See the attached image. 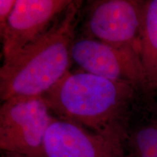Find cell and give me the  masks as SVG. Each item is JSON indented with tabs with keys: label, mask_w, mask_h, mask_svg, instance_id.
Here are the masks:
<instances>
[{
	"label": "cell",
	"mask_w": 157,
	"mask_h": 157,
	"mask_svg": "<svg viewBox=\"0 0 157 157\" xmlns=\"http://www.w3.org/2000/svg\"><path fill=\"white\" fill-rule=\"evenodd\" d=\"M3 63V56L2 52H0V68H1L2 65Z\"/></svg>",
	"instance_id": "cell-12"
},
{
	"label": "cell",
	"mask_w": 157,
	"mask_h": 157,
	"mask_svg": "<svg viewBox=\"0 0 157 157\" xmlns=\"http://www.w3.org/2000/svg\"><path fill=\"white\" fill-rule=\"evenodd\" d=\"M42 157H126L124 147L55 116L45 133Z\"/></svg>",
	"instance_id": "cell-7"
},
{
	"label": "cell",
	"mask_w": 157,
	"mask_h": 157,
	"mask_svg": "<svg viewBox=\"0 0 157 157\" xmlns=\"http://www.w3.org/2000/svg\"><path fill=\"white\" fill-rule=\"evenodd\" d=\"M71 58L84 71L113 81L131 82L148 93L140 58L134 52L86 36L75 39Z\"/></svg>",
	"instance_id": "cell-6"
},
{
	"label": "cell",
	"mask_w": 157,
	"mask_h": 157,
	"mask_svg": "<svg viewBox=\"0 0 157 157\" xmlns=\"http://www.w3.org/2000/svg\"><path fill=\"white\" fill-rule=\"evenodd\" d=\"M126 157H157V93H144L133 111Z\"/></svg>",
	"instance_id": "cell-8"
},
{
	"label": "cell",
	"mask_w": 157,
	"mask_h": 157,
	"mask_svg": "<svg viewBox=\"0 0 157 157\" xmlns=\"http://www.w3.org/2000/svg\"><path fill=\"white\" fill-rule=\"evenodd\" d=\"M43 96L0 103V151L42 157L44 135L54 118Z\"/></svg>",
	"instance_id": "cell-3"
},
{
	"label": "cell",
	"mask_w": 157,
	"mask_h": 157,
	"mask_svg": "<svg viewBox=\"0 0 157 157\" xmlns=\"http://www.w3.org/2000/svg\"><path fill=\"white\" fill-rule=\"evenodd\" d=\"M143 6V0L91 2L86 18L87 36L129 50L140 58Z\"/></svg>",
	"instance_id": "cell-4"
},
{
	"label": "cell",
	"mask_w": 157,
	"mask_h": 157,
	"mask_svg": "<svg viewBox=\"0 0 157 157\" xmlns=\"http://www.w3.org/2000/svg\"><path fill=\"white\" fill-rule=\"evenodd\" d=\"M15 2L16 0H0V34L2 37Z\"/></svg>",
	"instance_id": "cell-10"
},
{
	"label": "cell",
	"mask_w": 157,
	"mask_h": 157,
	"mask_svg": "<svg viewBox=\"0 0 157 157\" xmlns=\"http://www.w3.org/2000/svg\"><path fill=\"white\" fill-rule=\"evenodd\" d=\"M82 1H73L40 38L0 68V103L43 96L69 71Z\"/></svg>",
	"instance_id": "cell-2"
},
{
	"label": "cell",
	"mask_w": 157,
	"mask_h": 157,
	"mask_svg": "<svg viewBox=\"0 0 157 157\" xmlns=\"http://www.w3.org/2000/svg\"><path fill=\"white\" fill-rule=\"evenodd\" d=\"M0 157H29L23 155L15 154V153H10V152H5L0 151Z\"/></svg>",
	"instance_id": "cell-11"
},
{
	"label": "cell",
	"mask_w": 157,
	"mask_h": 157,
	"mask_svg": "<svg viewBox=\"0 0 157 157\" xmlns=\"http://www.w3.org/2000/svg\"><path fill=\"white\" fill-rule=\"evenodd\" d=\"M2 41H3V37L0 34V44H2Z\"/></svg>",
	"instance_id": "cell-13"
},
{
	"label": "cell",
	"mask_w": 157,
	"mask_h": 157,
	"mask_svg": "<svg viewBox=\"0 0 157 157\" xmlns=\"http://www.w3.org/2000/svg\"><path fill=\"white\" fill-rule=\"evenodd\" d=\"M72 2V0H16L4 34L2 63L42 36Z\"/></svg>",
	"instance_id": "cell-5"
},
{
	"label": "cell",
	"mask_w": 157,
	"mask_h": 157,
	"mask_svg": "<svg viewBox=\"0 0 157 157\" xmlns=\"http://www.w3.org/2000/svg\"><path fill=\"white\" fill-rule=\"evenodd\" d=\"M140 59L148 93H157V0H143Z\"/></svg>",
	"instance_id": "cell-9"
},
{
	"label": "cell",
	"mask_w": 157,
	"mask_h": 157,
	"mask_svg": "<svg viewBox=\"0 0 157 157\" xmlns=\"http://www.w3.org/2000/svg\"><path fill=\"white\" fill-rule=\"evenodd\" d=\"M144 93L135 84L81 70L69 71L43 98L56 117L106 137L126 151L129 122Z\"/></svg>",
	"instance_id": "cell-1"
},
{
	"label": "cell",
	"mask_w": 157,
	"mask_h": 157,
	"mask_svg": "<svg viewBox=\"0 0 157 157\" xmlns=\"http://www.w3.org/2000/svg\"></svg>",
	"instance_id": "cell-14"
}]
</instances>
